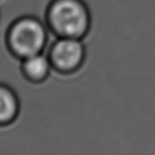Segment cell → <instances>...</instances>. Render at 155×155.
I'll list each match as a JSON object with an SVG mask.
<instances>
[{
  "label": "cell",
  "instance_id": "obj_1",
  "mask_svg": "<svg viewBox=\"0 0 155 155\" xmlns=\"http://www.w3.org/2000/svg\"><path fill=\"white\" fill-rule=\"evenodd\" d=\"M45 24L56 38L83 39L91 30V12L83 0H51Z\"/></svg>",
  "mask_w": 155,
  "mask_h": 155
},
{
  "label": "cell",
  "instance_id": "obj_2",
  "mask_svg": "<svg viewBox=\"0 0 155 155\" xmlns=\"http://www.w3.org/2000/svg\"><path fill=\"white\" fill-rule=\"evenodd\" d=\"M45 23L34 16H23L15 20L6 32L8 50L20 61L44 51L48 41Z\"/></svg>",
  "mask_w": 155,
  "mask_h": 155
},
{
  "label": "cell",
  "instance_id": "obj_3",
  "mask_svg": "<svg viewBox=\"0 0 155 155\" xmlns=\"http://www.w3.org/2000/svg\"><path fill=\"white\" fill-rule=\"evenodd\" d=\"M53 70L64 75L73 74L83 66L85 47L83 39L57 38L47 53Z\"/></svg>",
  "mask_w": 155,
  "mask_h": 155
},
{
  "label": "cell",
  "instance_id": "obj_4",
  "mask_svg": "<svg viewBox=\"0 0 155 155\" xmlns=\"http://www.w3.org/2000/svg\"><path fill=\"white\" fill-rule=\"evenodd\" d=\"M53 70L49 57L43 52L21 60V72L24 78L32 84L46 81Z\"/></svg>",
  "mask_w": 155,
  "mask_h": 155
},
{
  "label": "cell",
  "instance_id": "obj_5",
  "mask_svg": "<svg viewBox=\"0 0 155 155\" xmlns=\"http://www.w3.org/2000/svg\"><path fill=\"white\" fill-rule=\"evenodd\" d=\"M20 113V101L10 87L0 84V127L13 124Z\"/></svg>",
  "mask_w": 155,
  "mask_h": 155
}]
</instances>
